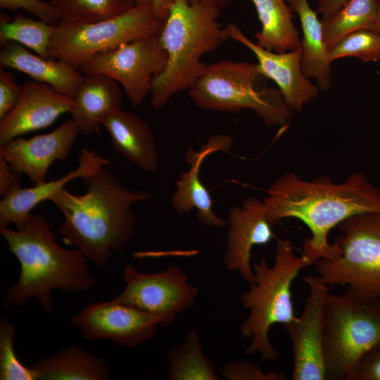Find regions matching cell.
Wrapping results in <instances>:
<instances>
[{
	"label": "cell",
	"mask_w": 380,
	"mask_h": 380,
	"mask_svg": "<svg viewBox=\"0 0 380 380\" xmlns=\"http://www.w3.org/2000/svg\"><path fill=\"white\" fill-rule=\"evenodd\" d=\"M263 201L272 226L296 218L308 227L311 236L303 242V253L314 264L340 255L337 244L329 242L332 229L353 215L380 212V189L362 172H353L344 182L336 184L327 176L307 181L291 172L272 184Z\"/></svg>",
	"instance_id": "cell-1"
},
{
	"label": "cell",
	"mask_w": 380,
	"mask_h": 380,
	"mask_svg": "<svg viewBox=\"0 0 380 380\" xmlns=\"http://www.w3.org/2000/svg\"><path fill=\"white\" fill-rule=\"evenodd\" d=\"M83 180L84 194H72L64 187L49 199L63 215L56 232L104 270L110 253L123 251L134 236L132 206L154 194L125 187L106 167Z\"/></svg>",
	"instance_id": "cell-2"
},
{
	"label": "cell",
	"mask_w": 380,
	"mask_h": 380,
	"mask_svg": "<svg viewBox=\"0 0 380 380\" xmlns=\"http://www.w3.org/2000/svg\"><path fill=\"white\" fill-rule=\"evenodd\" d=\"M0 234L20 264L18 279L4 297L5 308L21 306L34 298L49 313L53 309V290L78 293L95 286L88 259L77 248L61 247L44 216L31 213L22 229L0 227Z\"/></svg>",
	"instance_id": "cell-3"
},
{
	"label": "cell",
	"mask_w": 380,
	"mask_h": 380,
	"mask_svg": "<svg viewBox=\"0 0 380 380\" xmlns=\"http://www.w3.org/2000/svg\"><path fill=\"white\" fill-rule=\"evenodd\" d=\"M220 12L209 5L174 1L158 35L167 61L152 81L154 108L163 107L175 94L189 89L207 67L203 56L230 39L219 22Z\"/></svg>",
	"instance_id": "cell-4"
},
{
	"label": "cell",
	"mask_w": 380,
	"mask_h": 380,
	"mask_svg": "<svg viewBox=\"0 0 380 380\" xmlns=\"http://www.w3.org/2000/svg\"><path fill=\"white\" fill-rule=\"evenodd\" d=\"M312 262L303 253L296 255L291 241L278 239L274 262L269 265L265 258L253 265L255 279L250 289L240 296L248 317L240 327L241 335L250 339L246 355L259 353L264 361H275L279 353L269 338L274 324L285 325L296 317L291 286L299 272Z\"/></svg>",
	"instance_id": "cell-5"
},
{
	"label": "cell",
	"mask_w": 380,
	"mask_h": 380,
	"mask_svg": "<svg viewBox=\"0 0 380 380\" xmlns=\"http://www.w3.org/2000/svg\"><path fill=\"white\" fill-rule=\"evenodd\" d=\"M267 80L257 63L220 61L207 65L189 89V96L201 109L233 113L250 109L268 125H284L293 112Z\"/></svg>",
	"instance_id": "cell-6"
},
{
	"label": "cell",
	"mask_w": 380,
	"mask_h": 380,
	"mask_svg": "<svg viewBox=\"0 0 380 380\" xmlns=\"http://www.w3.org/2000/svg\"><path fill=\"white\" fill-rule=\"evenodd\" d=\"M338 227L341 254L315 261L318 275L328 286L346 285L360 299L380 300V212L353 215Z\"/></svg>",
	"instance_id": "cell-7"
},
{
	"label": "cell",
	"mask_w": 380,
	"mask_h": 380,
	"mask_svg": "<svg viewBox=\"0 0 380 380\" xmlns=\"http://www.w3.org/2000/svg\"><path fill=\"white\" fill-rule=\"evenodd\" d=\"M324 315L327 380H346L357 361L380 344V300H364L346 290L329 293Z\"/></svg>",
	"instance_id": "cell-8"
},
{
	"label": "cell",
	"mask_w": 380,
	"mask_h": 380,
	"mask_svg": "<svg viewBox=\"0 0 380 380\" xmlns=\"http://www.w3.org/2000/svg\"><path fill=\"white\" fill-rule=\"evenodd\" d=\"M163 20L151 6L137 4L129 11L94 23L59 20L49 47V58L80 68L94 55L141 38L158 35Z\"/></svg>",
	"instance_id": "cell-9"
},
{
	"label": "cell",
	"mask_w": 380,
	"mask_h": 380,
	"mask_svg": "<svg viewBox=\"0 0 380 380\" xmlns=\"http://www.w3.org/2000/svg\"><path fill=\"white\" fill-rule=\"evenodd\" d=\"M122 276L125 287L111 300L152 315L163 327H170L178 314L189 309L198 293V287L176 266L146 274L127 265Z\"/></svg>",
	"instance_id": "cell-10"
},
{
	"label": "cell",
	"mask_w": 380,
	"mask_h": 380,
	"mask_svg": "<svg viewBox=\"0 0 380 380\" xmlns=\"http://www.w3.org/2000/svg\"><path fill=\"white\" fill-rule=\"evenodd\" d=\"M166 61L158 36L153 35L97 53L79 70L113 79L122 85L132 106H138L150 92L153 78L165 68Z\"/></svg>",
	"instance_id": "cell-11"
},
{
	"label": "cell",
	"mask_w": 380,
	"mask_h": 380,
	"mask_svg": "<svg viewBox=\"0 0 380 380\" xmlns=\"http://www.w3.org/2000/svg\"><path fill=\"white\" fill-rule=\"evenodd\" d=\"M310 293L303 312L284 325L292 344L293 380H327L324 355L325 303L330 288L318 276L303 278Z\"/></svg>",
	"instance_id": "cell-12"
},
{
	"label": "cell",
	"mask_w": 380,
	"mask_h": 380,
	"mask_svg": "<svg viewBox=\"0 0 380 380\" xmlns=\"http://www.w3.org/2000/svg\"><path fill=\"white\" fill-rule=\"evenodd\" d=\"M74 327L89 341L111 340L135 348L156 335L158 320L135 307L113 302H93L71 317Z\"/></svg>",
	"instance_id": "cell-13"
},
{
	"label": "cell",
	"mask_w": 380,
	"mask_h": 380,
	"mask_svg": "<svg viewBox=\"0 0 380 380\" xmlns=\"http://www.w3.org/2000/svg\"><path fill=\"white\" fill-rule=\"evenodd\" d=\"M230 39L253 53L260 72L278 87L285 103L292 112H300L316 99L319 88L305 76L301 67L300 46L285 52L265 49L251 41L235 23L225 26Z\"/></svg>",
	"instance_id": "cell-14"
},
{
	"label": "cell",
	"mask_w": 380,
	"mask_h": 380,
	"mask_svg": "<svg viewBox=\"0 0 380 380\" xmlns=\"http://www.w3.org/2000/svg\"><path fill=\"white\" fill-rule=\"evenodd\" d=\"M228 232L224 262L227 270L239 272L251 285L255 275L251 265V251L265 245L274 236L263 201L247 197L241 205L232 206L227 213Z\"/></svg>",
	"instance_id": "cell-15"
},
{
	"label": "cell",
	"mask_w": 380,
	"mask_h": 380,
	"mask_svg": "<svg viewBox=\"0 0 380 380\" xmlns=\"http://www.w3.org/2000/svg\"><path fill=\"white\" fill-rule=\"evenodd\" d=\"M78 134L73 121L68 119L49 133L29 139L17 137L0 145V156L35 185L46 181L53 162L67 159Z\"/></svg>",
	"instance_id": "cell-16"
},
{
	"label": "cell",
	"mask_w": 380,
	"mask_h": 380,
	"mask_svg": "<svg viewBox=\"0 0 380 380\" xmlns=\"http://www.w3.org/2000/svg\"><path fill=\"white\" fill-rule=\"evenodd\" d=\"M72 98L48 84L25 81L21 96L13 110L0 120V145L20 135L44 129L61 115L69 113Z\"/></svg>",
	"instance_id": "cell-17"
},
{
	"label": "cell",
	"mask_w": 380,
	"mask_h": 380,
	"mask_svg": "<svg viewBox=\"0 0 380 380\" xmlns=\"http://www.w3.org/2000/svg\"><path fill=\"white\" fill-rule=\"evenodd\" d=\"M233 144L234 140L230 135L220 134L211 136L199 150L188 148L184 160L189 169L178 176L175 182L176 190L170 200L177 214L186 213L196 208L200 223L215 228L228 226V221L213 210L211 196L199 178V171L208 156L218 151L228 152Z\"/></svg>",
	"instance_id": "cell-18"
},
{
	"label": "cell",
	"mask_w": 380,
	"mask_h": 380,
	"mask_svg": "<svg viewBox=\"0 0 380 380\" xmlns=\"http://www.w3.org/2000/svg\"><path fill=\"white\" fill-rule=\"evenodd\" d=\"M110 161L98 155L96 151L84 148L78 156V166L63 177L23 188L20 184L0 201V227L13 224L16 229L23 228L27 217L39 203L49 200L56 192L65 187L66 184L77 178L84 179Z\"/></svg>",
	"instance_id": "cell-19"
},
{
	"label": "cell",
	"mask_w": 380,
	"mask_h": 380,
	"mask_svg": "<svg viewBox=\"0 0 380 380\" xmlns=\"http://www.w3.org/2000/svg\"><path fill=\"white\" fill-rule=\"evenodd\" d=\"M122 102L118 82L106 75L87 74L69 113L79 134L89 135L98 132L108 114L122 108Z\"/></svg>",
	"instance_id": "cell-20"
},
{
	"label": "cell",
	"mask_w": 380,
	"mask_h": 380,
	"mask_svg": "<svg viewBox=\"0 0 380 380\" xmlns=\"http://www.w3.org/2000/svg\"><path fill=\"white\" fill-rule=\"evenodd\" d=\"M102 126L118 152L142 170L157 172L158 155L154 134L144 120L120 108L108 114Z\"/></svg>",
	"instance_id": "cell-21"
},
{
	"label": "cell",
	"mask_w": 380,
	"mask_h": 380,
	"mask_svg": "<svg viewBox=\"0 0 380 380\" xmlns=\"http://www.w3.org/2000/svg\"><path fill=\"white\" fill-rule=\"evenodd\" d=\"M1 46V67L24 72L32 80L48 84L63 95L75 96L84 77L79 70L62 61L35 55L16 42H8Z\"/></svg>",
	"instance_id": "cell-22"
},
{
	"label": "cell",
	"mask_w": 380,
	"mask_h": 380,
	"mask_svg": "<svg viewBox=\"0 0 380 380\" xmlns=\"http://www.w3.org/2000/svg\"><path fill=\"white\" fill-rule=\"evenodd\" d=\"M298 15L303 32L300 41L301 67L308 79H314L319 89L328 90L331 84V63L324 39L323 24L308 0H286Z\"/></svg>",
	"instance_id": "cell-23"
},
{
	"label": "cell",
	"mask_w": 380,
	"mask_h": 380,
	"mask_svg": "<svg viewBox=\"0 0 380 380\" xmlns=\"http://www.w3.org/2000/svg\"><path fill=\"white\" fill-rule=\"evenodd\" d=\"M30 366L37 380H106L110 376L102 358L77 344L36 360Z\"/></svg>",
	"instance_id": "cell-24"
},
{
	"label": "cell",
	"mask_w": 380,
	"mask_h": 380,
	"mask_svg": "<svg viewBox=\"0 0 380 380\" xmlns=\"http://www.w3.org/2000/svg\"><path fill=\"white\" fill-rule=\"evenodd\" d=\"M251 1L261 23V30L255 34L258 46L275 52H285L300 46L299 32L286 0Z\"/></svg>",
	"instance_id": "cell-25"
},
{
	"label": "cell",
	"mask_w": 380,
	"mask_h": 380,
	"mask_svg": "<svg viewBox=\"0 0 380 380\" xmlns=\"http://www.w3.org/2000/svg\"><path fill=\"white\" fill-rule=\"evenodd\" d=\"M170 380H217L213 363L205 355L198 334L191 330L167 356Z\"/></svg>",
	"instance_id": "cell-26"
},
{
	"label": "cell",
	"mask_w": 380,
	"mask_h": 380,
	"mask_svg": "<svg viewBox=\"0 0 380 380\" xmlns=\"http://www.w3.org/2000/svg\"><path fill=\"white\" fill-rule=\"evenodd\" d=\"M379 0H348L323 23L324 39L329 50L348 34L360 30H374Z\"/></svg>",
	"instance_id": "cell-27"
},
{
	"label": "cell",
	"mask_w": 380,
	"mask_h": 380,
	"mask_svg": "<svg viewBox=\"0 0 380 380\" xmlns=\"http://www.w3.org/2000/svg\"><path fill=\"white\" fill-rule=\"evenodd\" d=\"M54 28L55 25L21 13L12 20L1 15L0 42L1 45L8 42H16L49 58V47Z\"/></svg>",
	"instance_id": "cell-28"
},
{
	"label": "cell",
	"mask_w": 380,
	"mask_h": 380,
	"mask_svg": "<svg viewBox=\"0 0 380 380\" xmlns=\"http://www.w3.org/2000/svg\"><path fill=\"white\" fill-rule=\"evenodd\" d=\"M59 20L94 23L121 15L138 4L137 0H50Z\"/></svg>",
	"instance_id": "cell-29"
},
{
	"label": "cell",
	"mask_w": 380,
	"mask_h": 380,
	"mask_svg": "<svg viewBox=\"0 0 380 380\" xmlns=\"http://www.w3.org/2000/svg\"><path fill=\"white\" fill-rule=\"evenodd\" d=\"M330 60L354 57L363 62L380 61V34L373 30H360L341 39L329 51Z\"/></svg>",
	"instance_id": "cell-30"
},
{
	"label": "cell",
	"mask_w": 380,
	"mask_h": 380,
	"mask_svg": "<svg viewBox=\"0 0 380 380\" xmlns=\"http://www.w3.org/2000/svg\"><path fill=\"white\" fill-rule=\"evenodd\" d=\"M15 327L6 317L0 318V379L37 380L31 367L24 365L17 357L14 348Z\"/></svg>",
	"instance_id": "cell-31"
},
{
	"label": "cell",
	"mask_w": 380,
	"mask_h": 380,
	"mask_svg": "<svg viewBox=\"0 0 380 380\" xmlns=\"http://www.w3.org/2000/svg\"><path fill=\"white\" fill-rule=\"evenodd\" d=\"M219 373L229 380H284L283 372H265L257 364L238 360L224 363Z\"/></svg>",
	"instance_id": "cell-32"
},
{
	"label": "cell",
	"mask_w": 380,
	"mask_h": 380,
	"mask_svg": "<svg viewBox=\"0 0 380 380\" xmlns=\"http://www.w3.org/2000/svg\"><path fill=\"white\" fill-rule=\"evenodd\" d=\"M1 8L8 10L24 9L49 24L56 25L59 21L56 10L50 1L42 0H0Z\"/></svg>",
	"instance_id": "cell-33"
},
{
	"label": "cell",
	"mask_w": 380,
	"mask_h": 380,
	"mask_svg": "<svg viewBox=\"0 0 380 380\" xmlns=\"http://www.w3.org/2000/svg\"><path fill=\"white\" fill-rule=\"evenodd\" d=\"M346 380H380V344L357 361Z\"/></svg>",
	"instance_id": "cell-34"
},
{
	"label": "cell",
	"mask_w": 380,
	"mask_h": 380,
	"mask_svg": "<svg viewBox=\"0 0 380 380\" xmlns=\"http://www.w3.org/2000/svg\"><path fill=\"white\" fill-rule=\"evenodd\" d=\"M23 91V86L16 84L14 76L0 69V120L15 107Z\"/></svg>",
	"instance_id": "cell-35"
},
{
	"label": "cell",
	"mask_w": 380,
	"mask_h": 380,
	"mask_svg": "<svg viewBox=\"0 0 380 380\" xmlns=\"http://www.w3.org/2000/svg\"><path fill=\"white\" fill-rule=\"evenodd\" d=\"M20 175L11 167L4 158L0 156V196L2 198L8 195L15 186L20 184Z\"/></svg>",
	"instance_id": "cell-36"
},
{
	"label": "cell",
	"mask_w": 380,
	"mask_h": 380,
	"mask_svg": "<svg viewBox=\"0 0 380 380\" xmlns=\"http://www.w3.org/2000/svg\"><path fill=\"white\" fill-rule=\"evenodd\" d=\"M348 0H319L317 13L321 14L323 23L333 16Z\"/></svg>",
	"instance_id": "cell-37"
},
{
	"label": "cell",
	"mask_w": 380,
	"mask_h": 380,
	"mask_svg": "<svg viewBox=\"0 0 380 380\" xmlns=\"http://www.w3.org/2000/svg\"><path fill=\"white\" fill-rule=\"evenodd\" d=\"M175 0H152V8L156 15L164 20Z\"/></svg>",
	"instance_id": "cell-38"
},
{
	"label": "cell",
	"mask_w": 380,
	"mask_h": 380,
	"mask_svg": "<svg viewBox=\"0 0 380 380\" xmlns=\"http://www.w3.org/2000/svg\"><path fill=\"white\" fill-rule=\"evenodd\" d=\"M189 4H202L222 11L232 0H186Z\"/></svg>",
	"instance_id": "cell-39"
},
{
	"label": "cell",
	"mask_w": 380,
	"mask_h": 380,
	"mask_svg": "<svg viewBox=\"0 0 380 380\" xmlns=\"http://www.w3.org/2000/svg\"><path fill=\"white\" fill-rule=\"evenodd\" d=\"M374 31L380 34V0H379L378 16Z\"/></svg>",
	"instance_id": "cell-40"
},
{
	"label": "cell",
	"mask_w": 380,
	"mask_h": 380,
	"mask_svg": "<svg viewBox=\"0 0 380 380\" xmlns=\"http://www.w3.org/2000/svg\"><path fill=\"white\" fill-rule=\"evenodd\" d=\"M138 4L148 5L152 6V0H137Z\"/></svg>",
	"instance_id": "cell-41"
}]
</instances>
